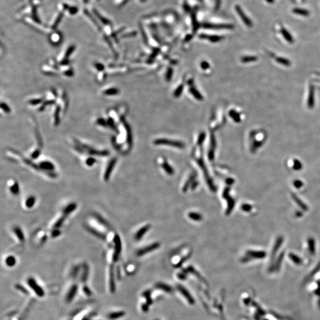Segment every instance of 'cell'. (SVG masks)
<instances>
[{"label": "cell", "mask_w": 320, "mask_h": 320, "mask_svg": "<svg viewBox=\"0 0 320 320\" xmlns=\"http://www.w3.org/2000/svg\"><path fill=\"white\" fill-rule=\"evenodd\" d=\"M154 144L157 145H167L178 148H183L185 147V144L180 141L170 140L168 139H158L154 141Z\"/></svg>", "instance_id": "6da1fadb"}, {"label": "cell", "mask_w": 320, "mask_h": 320, "mask_svg": "<svg viewBox=\"0 0 320 320\" xmlns=\"http://www.w3.org/2000/svg\"><path fill=\"white\" fill-rule=\"evenodd\" d=\"M197 163L199 164V165H200V167L202 168L204 174H205V178H206V182L208 184L209 188H211V190L212 191H215L216 190V187L215 186L214 184H213V182H212V179H211L209 175V173H208V170L206 169V167L205 166V162L203 161V160H202V159H199L197 160Z\"/></svg>", "instance_id": "7a4b0ae2"}, {"label": "cell", "mask_w": 320, "mask_h": 320, "mask_svg": "<svg viewBox=\"0 0 320 320\" xmlns=\"http://www.w3.org/2000/svg\"><path fill=\"white\" fill-rule=\"evenodd\" d=\"M27 283L29 285L30 288L37 296H39V297H43L44 296L45 292H44L43 289L41 288L40 286H39L37 283L36 281L34 279L31 277L29 278L27 280Z\"/></svg>", "instance_id": "3957f363"}, {"label": "cell", "mask_w": 320, "mask_h": 320, "mask_svg": "<svg viewBox=\"0 0 320 320\" xmlns=\"http://www.w3.org/2000/svg\"><path fill=\"white\" fill-rule=\"evenodd\" d=\"M229 191H230V188H226L224 191V193H223V195H224V198H225L227 200V202H228V208L227 209V214H230L231 213L232 209H233V208H234V200L230 196V194H229Z\"/></svg>", "instance_id": "277c9868"}, {"label": "cell", "mask_w": 320, "mask_h": 320, "mask_svg": "<svg viewBox=\"0 0 320 320\" xmlns=\"http://www.w3.org/2000/svg\"><path fill=\"white\" fill-rule=\"evenodd\" d=\"M160 247V243L159 242H155V243H153L147 247H145V248H142L141 250H139L138 252H137V255L138 256H144L145 254H146L147 253H148L151 251H153L156 249H157L159 247Z\"/></svg>", "instance_id": "5b68a950"}, {"label": "cell", "mask_w": 320, "mask_h": 320, "mask_svg": "<svg viewBox=\"0 0 320 320\" xmlns=\"http://www.w3.org/2000/svg\"><path fill=\"white\" fill-rule=\"evenodd\" d=\"M235 8H236V10L237 13L239 14V15L240 18H241V19H242V20L243 21L244 23L246 26H247L249 27H252L253 24H252L251 21V20H250V19L248 18L247 16L245 14V13H244V11H242V10L240 8V6H239V5H236Z\"/></svg>", "instance_id": "8992f818"}, {"label": "cell", "mask_w": 320, "mask_h": 320, "mask_svg": "<svg viewBox=\"0 0 320 320\" xmlns=\"http://www.w3.org/2000/svg\"><path fill=\"white\" fill-rule=\"evenodd\" d=\"M114 243H115V253L113 257V260L114 262H116L118 259V257L120 254V253L121 251V241L119 237L118 236H116L114 238Z\"/></svg>", "instance_id": "52a82bcc"}, {"label": "cell", "mask_w": 320, "mask_h": 320, "mask_svg": "<svg viewBox=\"0 0 320 320\" xmlns=\"http://www.w3.org/2000/svg\"><path fill=\"white\" fill-rule=\"evenodd\" d=\"M116 161H117L116 159H113L108 163V166L107 167L106 170L105 171V174L104 175V179L106 181H107L109 179V177H110V174H111V172H112V171L113 170V168L114 167V166L116 165Z\"/></svg>", "instance_id": "ba28073f"}, {"label": "cell", "mask_w": 320, "mask_h": 320, "mask_svg": "<svg viewBox=\"0 0 320 320\" xmlns=\"http://www.w3.org/2000/svg\"><path fill=\"white\" fill-rule=\"evenodd\" d=\"M77 291H78L77 285H74L71 287V288L69 291L67 295V297H66V301L67 302H71L73 301V299L74 298L76 295L77 294Z\"/></svg>", "instance_id": "9c48e42d"}, {"label": "cell", "mask_w": 320, "mask_h": 320, "mask_svg": "<svg viewBox=\"0 0 320 320\" xmlns=\"http://www.w3.org/2000/svg\"><path fill=\"white\" fill-rule=\"evenodd\" d=\"M151 226L150 225H147L144 226V227L141 228L136 234L135 235V239L136 240H140L142 237L145 235V234L148 231V230L150 229Z\"/></svg>", "instance_id": "30bf717a"}, {"label": "cell", "mask_w": 320, "mask_h": 320, "mask_svg": "<svg viewBox=\"0 0 320 320\" xmlns=\"http://www.w3.org/2000/svg\"><path fill=\"white\" fill-rule=\"evenodd\" d=\"M110 289L111 292H114L115 291V283H114V270L113 267H111L110 270Z\"/></svg>", "instance_id": "8fae6325"}, {"label": "cell", "mask_w": 320, "mask_h": 320, "mask_svg": "<svg viewBox=\"0 0 320 320\" xmlns=\"http://www.w3.org/2000/svg\"><path fill=\"white\" fill-rule=\"evenodd\" d=\"M280 32H281V34H282L283 37L285 39V40L287 42H288L289 43H293V39L292 35L291 34V33L285 28L282 27L281 29H280Z\"/></svg>", "instance_id": "7c38bea8"}, {"label": "cell", "mask_w": 320, "mask_h": 320, "mask_svg": "<svg viewBox=\"0 0 320 320\" xmlns=\"http://www.w3.org/2000/svg\"><path fill=\"white\" fill-rule=\"evenodd\" d=\"M309 96L308 100V106L310 108H312L314 105V88L311 86L309 91Z\"/></svg>", "instance_id": "4fadbf2b"}, {"label": "cell", "mask_w": 320, "mask_h": 320, "mask_svg": "<svg viewBox=\"0 0 320 320\" xmlns=\"http://www.w3.org/2000/svg\"><path fill=\"white\" fill-rule=\"evenodd\" d=\"M202 39H208L209 41L212 42H217L222 39V37L219 36H211V35H206V34H202L200 36Z\"/></svg>", "instance_id": "5bb4252c"}, {"label": "cell", "mask_w": 320, "mask_h": 320, "mask_svg": "<svg viewBox=\"0 0 320 320\" xmlns=\"http://www.w3.org/2000/svg\"><path fill=\"white\" fill-rule=\"evenodd\" d=\"M211 147L210 151H209L208 156H209V158L210 160H212L214 159L215 149V147H216V141H215V139L213 135H212V136H211Z\"/></svg>", "instance_id": "9a60e30c"}, {"label": "cell", "mask_w": 320, "mask_h": 320, "mask_svg": "<svg viewBox=\"0 0 320 320\" xmlns=\"http://www.w3.org/2000/svg\"><path fill=\"white\" fill-rule=\"evenodd\" d=\"M162 167L164 169V170L169 175H173L174 173V170L173 168V167L169 165V164L167 161H164L162 164Z\"/></svg>", "instance_id": "2e32d148"}, {"label": "cell", "mask_w": 320, "mask_h": 320, "mask_svg": "<svg viewBox=\"0 0 320 320\" xmlns=\"http://www.w3.org/2000/svg\"><path fill=\"white\" fill-rule=\"evenodd\" d=\"M190 93L198 100H203V96L202 94L195 88L194 87H190Z\"/></svg>", "instance_id": "e0dca14e"}, {"label": "cell", "mask_w": 320, "mask_h": 320, "mask_svg": "<svg viewBox=\"0 0 320 320\" xmlns=\"http://www.w3.org/2000/svg\"><path fill=\"white\" fill-rule=\"evenodd\" d=\"M40 167L43 169V170H53L55 169V167L53 165V164H52L51 162H49V161H43V162H42L40 164Z\"/></svg>", "instance_id": "ac0fdd59"}, {"label": "cell", "mask_w": 320, "mask_h": 320, "mask_svg": "<svg viewBox=\"0 0 320 320\" xmlns=\"http://www.w3.org/2000/svg\"><path fill=\"white\" fill-rule=\"evenodd\" d=\"M292 11H293V13L296 14H298V15H300V16H308L309 14H310V13L308 10H305V9H302V8H293L292 10Z\"/></svg>", "instance_id": "d6986e66"}, {"label": "cell", "mask_w": 320, "mask_h": 320, "mask_svg": "<svg viewBox=\"0 0 320 320\" xmlns=\"http://www.w3.org/2000/svg\"><path fill=\"white\" fill-rule=\"evenodd\" d=\"M119 93V90L116 88H108L103 91V94L106 96H114Z\"/></svg>", "instance_id": "ffe728a7"}, {"label": "cell", "mask_w": 320, "mask_h": 320, "mask_svg": "<svg viewBox=\"0 0 320 320\" xmlns=\"http://www.w3.org/2000/svg\"><path fill=\"white\" fill-rule=\"evenodd\" d=\"M124 315H125V313L123 312V311L114 312V313H111L108 316V318L110 320H115V319H119V318L124 316Z\"/></svg>", "instance_id": "44dd1931"}, {"label": "cell", "mask_w": 320, "mask_h": 320, "mask_svg": "<svg viewBox=\"0 0 320 320\" xmlns=\"http://www.w3.org/2000/svg\"><path fill=\"white\" fill-rule=\"evenodd\" d=\"M248 255H249L251 257H253L254 258H259V259L263 258L266 256L265 253L257 252V251H249L248 253Z\"/></svg>", "instance_id": "7402d4cb"}, {"label": "cell", "mask_w": 320, "mask_h": 320, "mask_svg": "<svg viewBox=\"0 0 320 320\" xmlns=\"http://www.w3.org/2000/svg\"><path fill=\"white\" fill-rule=\"evenodd\" d=\"M230 116L236 122L239 123L241 121V117L239 113L235 110H231L230 112Z\"/></svg>", "instance_id": "603a6c76"}, {"label": "cell", "mask_w": 320, "mask_h": 320, "mask_svg": "<svg viewBox=\"0 0 320 320\" xmlns=\"http://www.w3.org/2000/svg\"><path fill=\"white\" fill-rule=\"evenodd\" d=\"M195 177H196V174H192L190 176V177H189V179H188V180L187 181L186 183H185V185L183 186V191H186L188 188L190 186V185L193 183L192 182H193V180L195 179Z\"/></svg>", "instance_id": "cb8c5ba5"}, {"label": "cell", "mask_w": 320, "mask_h": 320, "mask_svg": "<svg viewBox=\"0 0 320 320\" xmlns=\"http://www.w3.org/2000/svg\"><path fill=\"white\" fill-rule=\"evenodd\" d=\"M188 217L195 221H200L202 219V216L200 213L196 212H190L188 213Z\"/></svg>", "instance_id": "d4e9b609"}, {"label": "cell", "mask_w": 320, "mask_h": 320, "mask_svg": "<svg viewBox=\"0 0 320 320\" xmlns=\"http://www.w3.org/2000/svg\"><path fill=\"white\" fill-rule=\"evenodd\" d=\"M276 61L279 63V64H280L283 65H285V66H287V67H289L290 65H291V62L289 60H288L286 58H281V57H278V58H276Z\"/></svg>", "instance_id": "484cf974"}, {"label": "cell", "mask_w": 320, "mask_h": 320, "mask_svg": "<svg viewBox=\"0 0 320 320\" xmlns=\"http://www.w3.org/2000/svg\"><path fill=\"white\" fill-rule=\"evenodd\" d=\"M14 233H16V236H17V237L19 238V239L21 241H23L25 240V237H24V235L23 234V232L21 230L20 228H16L14 230Z\"/></svg>", "instance_id": "4316f807"}, {"label": "cell", "mask_w": 320, "mask_h": 320, "mask_svg": "<svg viewBox=\"0 0 320 320\" xmlns=\"http://www.w3.org/2000/svg\"><path fill=\"white\" fill-rule=\"evenodd\" d=\"M5 262L8 266H13L16 264V259L13 256H9L7 258Z\"/></svg>", "instance_id": "83f0119b"}, {"label": "cell", "mask_w": 320, "mask_h": 320, "mask_svg": "<svg viewBox=\"0 0 320 320\" xmlns=\"http://www.w3.org/2000/svg\"><path fill=\"white\" fill-rule=\"evenodd\" d=\"M35 201H36V199L33 196H31L29 198H28L26 200V205L27 207L29 208L33 207V206L35 203Z\"/></svg>", "instance_id": "f1b7e54d"}, {"label": "cell", "mask_w": 320, "mask_h": 320, "mask_svg": "<svg viewBox=\"0 0 320 320\" xmlns=\"http://www.w3.org/2000/svg\"><path fill=\"white\" fill-rule=\"evenodd\" d=\"M61 35L59 34V33H54L52 36H51V41L53 43H58L59 42H60L61 40Z\"/></svg>", "instance_id": "f546056e"}, {"label": "cell", "mask_w": 320, "mask_h": 320, "mask_svg": "<svg viewBox=\"0 0 320 320\" xmlns=\"http://www.w3.org/2000/svg\"><path fill=\"white\" fill-rule=\"evenodd\" d=\"M256 60H257V57L253 56H244L241 59L242 62H243L244 63L254 62V61H256Z\"/></svg>", "instance_id": "4dcf8cb0"}, {"label": "cell", "mask_w": 320, "mask_h": 320, "mask_svg": "<svg viewBox=\"0 0 320 320\" xmlns=\"http://www.w3.org/2000/svg\"><path fill=\"white\" fill-rule=\"evenodd\" d=\"M183 90V85H180V86H179L178 88L176 89V90L174 92V96L176 97H179L182 94Z\"/></svg>", "instance_id": "1f68e13d"}, {"label": "cell", "mask_w": 320, "mask_h": 320, "mask_svg": "<svg viewBox=\"0 0 320 320\" xmlns=\"http://www.w3.org/2000/svg\"><path fill=\"white\" fill-rule=\"evenodd\" d=\"M290 257H291V260L293 261L295 264L301 265L302 263V260L299 257H298L297 256H296L295 255H290Z\"/></svg>", "instance_id": "d6a6232c"}, {"label": "cell", "mask_w": 320, "mask_h": 320, "mask_svg": "<svg viewBox=\"0 0 320 320\" xmlns=\"http://www.w3.org/2000/svg\"><path fill=\"white\" fill-rule=\"evenodd\" d=\"M42 101V99H40V98H37V99H31L29 101V103L31 105H37L39 103H40Z\"/></svg>", "instance_id": "836d02e7"}, {"label": "cell", "mask_w": 320, "mask_h": 320, "mask_svg": "<svg viewBox=\"0 0 320 320\" xmlns=\"http://www.w3.org/2000/svg\"><path fill=\"white\" fill-rule=\"evenodd\" d=\"M11 190L12 191L13 193L14 194H17L19 193V186L17 183L14 184L13 186L11 187Z\"/></svg>", "instance_id": "e575fe53"}, {"label": "cell", "mask_w": 320, "mask_h": 320, "mask_svg": "<svg viewBox=\"0 0 320 320\" xmlns=\"http://www.w3.org/2000/svg\"><path fill=\"white\" fill-rule=\"evenodd\" d=\"M88 267H84V272H83V274H82V280H86L87 279V276H88Z\"/></svg>", "instance_id": "d590c367"}, {"label": "cell", "mask_w": 320, "mask_h": 320, "mask_svg": "<svg viewBox=\"0 0 320 320\" xmlns=\"http://www.w3.org/2000/svg\"><path fill=\"white\" fill-rule=\"evenodd\" d=\"M1 108L4 111L5 113H10V108H9L8 106L5 103H1Z\"/></svg>", "instance_id": "8d00e7d4"}, {"label": "cell", "mask_w": 320, "mask_h": 320, "mask_svg": "<svg viewBox=\"0 0 320 320\" xmlns=\"http://www.w3.org/2000/svg\"><path fill=\"white\" fill-rule=\"evenodd\" d=\"M83 291L85 295H87V296H90L91 295V290L87 287V286H84V288H83Z\"/></svg>", "instance_id": "74e56055"}, {"label": "cell", "mask_w": 320, "mask_h": 320, "mask_svg": "<svg viewBox=\"0 0 320 320\" xmlns=\"http://www.w3.org/2000/svg\"><path fill=\"white\" fill-rule=\"evenodd\" d=\"M205 138V133H202V134H200V136L199 138V139H198V144H202L203 142V141H204Z\"/></svg>", "instance_id": "f35d334b"}, {"label": "cell", "mask_w": 320, "mask_h": 320, "mask_svg": "<svg viewBox=\"0 0 320 320\" xmlns=\"http://www.w3.org/2000/svg\"><path fill=\"white\" fill-rule=\"evenodd\" d=\"M95 67L97 68V70L100 71H102L104 70V66L102 64H96L95 65Z\"/></svg>", "instance_id": "ab89813d"}, {"label": "cell", "mask_w": 320, "mask_h": 320, "mask_svg": "<svg viewBox=\"0 0 320 320\" xmlns=\"http://www.w3.org/2000/svg\"><path fill=\"white\" fill-rule=\"evenodd\" d=\"M172 74H173V70H171V68L169 69L168 72H167V76H166V78L168 80H170L171 78V76H172Z\"/></svg>", "instance_id": "60d3db41"}, {"label": "cell", "mask_w": 320, "mask_h": 320, "mask_svg": "<svg viewBox=\"0 0 320 320\" xmlns=\"http://www.w3.org/2000/svg\"><path fill=\"white\" fill-rule=\"evenodd\" d=\"M16 288L18 290H20L21 291H22V292H23V293H27V291L26 289L25 288H24L23 286H22L21 285H17V286H16Z\"/></svg>", "instance_id": "b9f144b4"}, {"label": "cell", "mask_w": 320, "mask_h": 320, "mask_svg": "<svg viewBox=\"0 0 320 320\" xmlns=\"http://www.w3.org/2000/svg\"><path fill=\"white\" fill-rule=\"evenodd\" d=\"M95 162H96V160H94V159H92V158L88 159V160H87V164L88 165L91 166Z\"/></svg>", "instance_id": "7bdbcfd3"}, {"label": "cell", "mask_w": 320, "mask_h": 320, "mask_svg": "<svg viewBox=\"0 0 320 320\" xmlns=\"http://www.w3.org/2000/svg\"><path fill=\"white\" fill-rule=\"evenodd\" d=\"M39 154H40V151H39V150H36V151H35L32 154L31 157H32V158L36 159V158H37V157H39Z\"/></svg>", "instance_id": "ee69618b"}, {"label": "cell", "mask_w": 320, "mask_h": 320, "mask_svg": "<svg viewBox=\"0 0 320 320\" xmlns=\"http://www.w3.org/2000/svg\"><path fill=\"white\" fill-rule=\"evenodd\" d=\"M209 67V64L206 62H203L202 63V67L203 68V69H206L207 68H208Z\"/></svg>", "instance_id": "f6af8a7d"}, {"label": "cell", "mask_w": 320, "mask_h": 320, "mask_svg": "<svg viewBox=\"0 0 320 320\" xmlns=\"http://www.w3.org/2000/svg\"><path fill=\"white\" fill-rule=\"evenodd\" d=\"M197 185H198V183L197 182H194V183H192V186H191L192 189L195 188L197 186Z\"/></svg>", "instance_id": "bcb514c9"}, {"label": "cell", "mask_w": 320, "mask_h": 320, "mask_svg": "<svg viewBox=\"0 0 320 320\" xmlns=\"http://www.w3.org/2000/svg\"><path fill=\"white\" fill-rule=\"evenodd\" d=\"M227 183H228V184H232V183H233V180L231 179H228L227 180Z\"/></svg>", "instance_id": "7dc6e473"}, {"label": "cell", "mask_w": 320, "mask_h": 320, "mask_svg": "<svg viewBox=\"0 0 320 320\" xmlns=\"http://www.w3.org/2000/svg\"><path fill=\"white\" fill-rule=\"evenodd\" d=\"M267 1L268 2H270H270H272L273 1V0H267Z\"/></svg>", "instance_id": "c3c4849f"}, {"label": "cell", "mask_w": 320, "mask_h": 320, "mask_svg": "<svg viewBox=\"0 0 320 320\" xmlns=\"http://www.w3.org/2000/svg\"><path fill=\"white\" fill-rule=\"evenodd\" d=\"M267 320V319H266V320Z\"/></svg>", "instance_id": "681fc988"}]
</instances>
